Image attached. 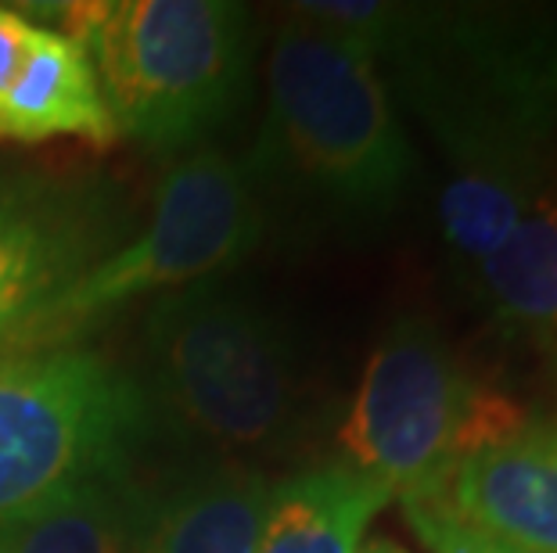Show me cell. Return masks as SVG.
<instances>
[{
	"label": "cell",
	"instance_id": "obj_10",
	"mask_svg": "<svg viewBox=\"0 0 557 553\" xmlns=\"http://www.w3.org/2000/svg\"><path fill=\"white\" fill-rule=\"evenodd\" d=\"M51 137H79L109 148L120 134L104 109L87 51L33 22L18 73L0 93V140L40 144Z\"/></svg>",
	"mask_w": 557,
	"mask_h": 553
},
{
	"label": "cell",
	"instance_id": "obj_17",
	"mask_svg": "<svg viewBox=\"0 0 557 553\" xmlns=\"http://www.w3.org/2000/svg\"><path fill=\"white\" fill-rule=\"evenodd\" d=\"M360 553H407V550H399L393 539H374V543H367Z\"/></svg>",
	"mask_w": 557,
	"mask_h": 553
},
{
	"label": "cell",
	"instance_id": "obj_9",
	"mask_svg": "<svg viewBox=\"0 0 557 553\" xmlns=\"http://www.w3.org/2000/svg\"><path fill=\"white\" fill-rule=\"evenodd\" d=\"M460 521L532 553H557V425H525L465 461L443 489Z\"/></svg>",
	"mask_w": 557,
	"mask_h": 553
},
{
	"label": "cell",
	"instance_id": "obj_7",
	"mask_svg": "<svg viewBox=\"0 0 557 553\" xmlns=\"http://www.w3.org/2000/svg\"><path fill=\"white\" fill-rule=\"evenodd\" d=\"M140 425L145 395L98 352L0 356V528L120 475Z\"/></svg>",
	"mask_w": 557,
	"mask_h": 553
},
{
	"label": "cell",
	"instance_id": "obj_14",
	"mask_svg": "<svg viewBox=\"0 0 557 553\" xmlns=\"http://www.w3.org/2000/svg\"><path fill=\"white\" fill-rule=\"evenodd\" d=\"M145 497L123 475L94 478L0 528V553H137Z\"/></svg>",
	"mask_w": 557,
	"mask_h": 553
},
{
	"label": "cell",
	"instance_id": "obj_4",
	"mask_svg": "<svg viewBox=\"0 0 557 553\" xmlns=\"http://www.w3.org/2000/svg\"><path fill=\"white\" fill-rule=\"evenodd\" d=\"M525 425L515 399L479 385L432 324L407 316L367 360L342 445L352 467L410 500L446 489L460 464Z\"/></svg>",
	"mask_w": 557,
	"mask_h": 553
},
{
	"label": "cell",
	"instance_id": "obj_15",
	"mask_svg": "<svg viewBox=\"0 0 557 553\" xmlns=\"http://www.w3.org/2000/svg\"><path fill=\"white\" fill-rule=\"evenodd\" d=\"M403 507H407L410 525L418 528V536L432 546V553H532L525 546H515L500 536H490L475 525L460 521L454 507L446 503L443 489L403 500Z\"/></svg>",
	"mask_w": 557,
	"mask_h": 553
},
{
	"label": "cell",
	"instance_id": "obj_2",
	"mask_svg": "<svg viewBox=\"0 0 557 553\" xmlns=\"http://www.w3.org/2000/svg\"><path fill=\"white\" fill-rule=\"evenodd\" d=\"M248 176L327 213L377 219L403 202L413 155L377 62L292 15L267 62V115Z\"/></svg>",
	"mask_w": 557,
	"mask_h": 553
},
{
	"label": "cell",
	"instance_id": "obj_8",
	"mask_svg": "<svg viewBox=\"0 0 557 553\" xmlns=\"http://www.w3.org/2000/svg\"><path fill=\"white\" fill-rule=\"evenodd\" d=\"M112 234L90 194L0 176V356L104 259Z\"/></svg>",
	"mask_w": 557,
	"mask_h": 553
},
{
	"label": "cell",
	"instance_id": "obj_1",
	"mask_svg": "<svg viewBox=\"0 0 557 553\" xmlns=\"http://www.w3.org/2000/svg\"><path fill=\"white\" fill-rule=\"evenodd\" d=\"M292 15L393 65L446 159L557 169V18L547 8L313 0Z\"/></svg>",
	"mask_w": 557,
	"mask_h": 553
},
{
	"label": "cell",
	"instance_id": "obj_11",
	"mask_svg": "<svg viewBox=\"0 0 557 553\" xmlns=\"http://www.w3.org/2000/svg\"><path fill=\"white\" fill-rule=\"evenodd\" d=\"M270 481L256 467L216 464L145 500L137 553H256Z\"/></svg>",
	"mask_w": 557,
	"mask_h": 553
},
{
	"label": "cell",
	"instance_id": "obj_5",
	"mask_svg": "<svg viewBox=\"0 0 557 553\" xmlns=\"http://www.w3.org/2000/svg\"><path fill=\"white\" fill-rule=\"evenodd\" d=\"M252 187L242 162L212 148L176 159L156 187L148 227L123 249L98 259L11 352L69 349L129 302L159 291L173 296L238 266L263 234Z\"/></svg>",
	"mask_w": 557,
	"mask_h": 553
},
{
	"label": "cell",
	"instance_id": "obj_13",
	"mask_svg": "<svg viewBox=\"0 0 557 553\" xmlns=\"http://www.w3.org/2000/svg\"><path fill=\"white\" fill-rule=\"evenodd\" d=\"M475 274L496 321L557 360V173Z\"/></svg>",
	"mask_w": 557,
	"mask_h": 553
},
{
	"label": "cell",
	"instance_id": "obj_3",
	"mask_svg": "<svg viewBox=\"0 0 557 553\" xmlns=\"http://www.w3.org/2000/svg\"><path fill=\"white\" fill-rule=\"evenodd\" d=\"M87 51L120 137L187 151L216 134L248 84V8L227 0H104L47 8Z\"/></svg>",
	"mask_w": 557,
	"mask_h": 553
},
{
	"label": "cell",
	"instance_id": "obj_12",
	"mask_svg": "<svg viewBox=\"0 0 557 553\" xmlns=\"http://www.w3.org/2000/svg\"><path fill=\"white\" fill-rule=\"evenodd\" d=\"M388 500L393 492L349 461L299 470L270 489L256 553H360Z\"/></svg>",
	"mask_w": 557,
	"mask_h": 553
},
{
	"label": "cell",
	"instance_id": "obj_16",
	"mask_svg": "<svg viewBox=\"0 0 557 553\" xmlns=\"http://www.w3.org/2000/svg\"><path fill=\"white\" fill-rule=\"evenodd\" d=\"M29 29H33L29 18H22L18 11H11V8H0V93L8 90V84L18 73Z\"/></svg>",
	"mask_w": 557,
	"mask_h": 553
},
{
	"label": "cell",
	"instance_id": "obj_6",
	"mask_svg": "<svg viewBox=\"0 0 557 553\" xmlns=\"http://www.w3.org/2000/svg\"><path fill=\"white\" fill-rule=\"evenodd\" d=\"M151 374L170 417L220 450H263L295 417V360L274 316L220 288H184L148 313Z\"/></svg>",
	"mask_w": 557,
	"mask_h": 553
}]
</instances>
